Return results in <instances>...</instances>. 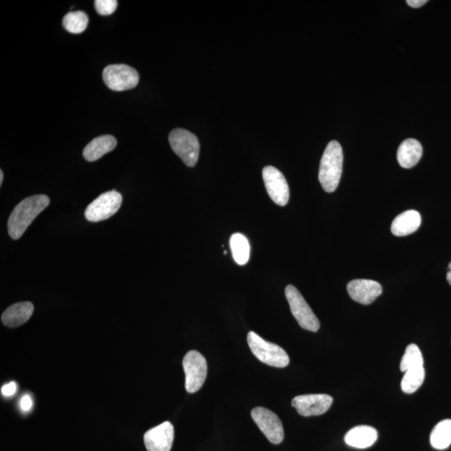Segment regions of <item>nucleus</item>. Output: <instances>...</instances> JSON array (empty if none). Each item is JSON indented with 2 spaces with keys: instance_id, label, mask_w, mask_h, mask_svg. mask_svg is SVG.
Listing matches in <instances>:
<instances>
[{
  "instance_id": "nucleus-28",
  "label": "nucleus",
  "mask_w": 451,
  "mask_h": 451,
  "mask_svg": "<svg viewBox=\"0 0 451 451\" xmlns=\"http://www.w3.org/2000/svg\"><path fill=\"white\" fill-rule=\"evenodd\" d=\"M446 279L447 281H448V283H450V285L451 286V270H449L448 273H447Z\"/></svg>"
},
{
  "instance_id": "nucleus-17",
  "label": "nucleus",
  "mask_w": 451,
  "mask_h": 451,
  "mask_svg": "<svg viewBox=\"0 0 451 451\" xmlns=\"http://www.w3.org/2000/svg\"><path fill=\"white\" fill-rule=\"evenodd\" d=\"M422 154H423V148L420 142L416 139H407L399 146L397 159L400 166L409 169L420 161Z\"/></svg>"
},
{
  "instance_id": "nucleus-20",
  "label": "nucleus",
  "mask_w": 451,
  "mask_h": 451,
  "mask_svg": "<svg viewBox=\"0 0 451 451\" xmlns=\"http://www.w3.org/2000/svg\"><path fill=\"white\" fill-rule=\"evenodd\" d=\"M230 248L232 257L238 265H245L250 258V244L244 235L235 233L230 238Z\"/></svg>"
},
{
  "instance_id": "nucleus-26",
  "label": "nucleus",
  "mask_w": 451,
  "mask_h": 451,
  "mask_svg": "<svg viewBox=\"0 0 451 451\" xmlns=\"http://www.w3.org/2000/svg\"><path fill=\"white\" fill-rule=\"evenodd\" d=\"M33 406V401L31 397L29 395H25L20 400V408L24 412L31 411Z\"/></svg>"
},
{
  "instance_id": "nucleus-4",
  "label": "nucleus",
  "mask_w": 451,
  "mask_h": 451,
  "mask_svg": "<svg viewBox=\"0 0 451 451\" xmlns=\"http://www.w3.org/2000/svg\"><path fill=\"white\" fill-rule=\"evenodd\" d=\"M169 142L174 152L187 166H196L199 158L200 144L193 133L184 129H175L170 133Z\"/></svg>"
},
{
  "instance_id": "nucleus-7",
  "label": "nucleus",
  "mask_w": 451,
  "mask_h": 451,
  "mask_svg": "<svg viewBox=\"0 0 451 451\" xmlns=\"http://www.w3.org/2000/svg\"><path fill=\"white\" fill-rule=\"evenodd\" d=\"M122 196L118 191H107L98 196L87 207L85 216L88 221L97 223L110 219L111 216L118 212Z\"/></svg>"
},
{
  "instance_id": "nucleus-2",
  "label": "nucleus",
  "mask_w": 451,
  "mask_h": 451,
  "mask_svg": "<svg viewBox=\"0 0 451 451\" xmlns=\"http://www.w3.org/2000/svg\"><path fill=\"white\" fill-rule=\"evenodd\" d=\"M344 154L340 143L336 141H330L322 157L319 166V179L324 190L333 192L340 182Z\"/></svg>"
},
{
  "instance_id": "nucleus-13",
  "label": "nucleus",
  "mask_w": 451,
  "mask_h": 451,
  "mask_svg": "<svg viewBox=\"0 0 451 451\" xmlns=\"http://www.w3.org/2000/svg\"><path fill=\"white\" fill-rule=\"evenodd\" d=\"M350 298L355 302L369 305L382 294V287L378 282L370 279H355L347 285Z\"/></svg>"
},
{
  "instance_id": "nucleus-3",
  "label": "nucleus",
  "mask_w": 451,
  "mask_h": 451,
  "mask_svg": "<svg viewBox=\"0 0 451 451\" xmlns=\"http://www.w3.org/2000/svg\"><path fill=\"white\" fill-rule=\"evenodd\" d=\"M248 344L258 361L275 367H285L290 365V357L281 347L267 342L256 333L248 334Z\"/></svg>"
},
{
  "instance_id": "nucleus-29",
  "label": "nucleus",
  "mask_w": 451,
  "mask_h": 451,
  "mask_svg": "<svg viewBox=\"0 0 451 451\" xmlns=\"http://www.w3.org/2000/svg\"><path fill=\"white\" fill-rule=\"evenodd\" d=\"M3 181V173L2 170H0V185H2Z\"/></svg>"
},
{
  "instance_id": "nucleus-15",
  "label": "nucleus",
  "mask_w": 451,
  "mask_h": 451,
  "mask_svg": "<svg viewBox=\"0 0 451 451\" xmlns=\"http://www.w3.org/2000/svg\"><path fill=\"white\" fill-rule=\"evenodd\" d=\"M33 312V305L31 302L15 303L3 312L1 321L7 327H19L31 319Z\"/></svg>"
},
{
  "instance_id": "nucleus-10",
  "label": "nucleus",
  "mask_w": 451,
  "mask_h": 451,
  "mask_svg": "<svg viewBox=\"0 0 451 451\" xmlns=\"http://www.w3.org/2000/svg\"><path fill=\"white\" fill-rule=\"evenodd\" d=\"M262 177L270 198L279 206H286L290 200V187L281 171L271 166H266Z\"/></svg>"
},
{
  "instance_id": "nucleus-23",
  "label": "nucleus",
  "mask_w": 451,
  "mask_h": 451,
  "mask_svg": "<svg viewBox=\"0 0 451 451\" xmlns=\"http://www.w3.org/2000/svg\"><path fill=\"white\" fill-rule=\"evenodd\" d=\"M420 366H424V358L419 347L413 344L408 345L400 363V370L406 372Z\"/></svg>"
},
{
  "instance_id": "nucleus-9",
  "label": "nucleus",
  "mask_w": 451,
  "mask_h": 451,
  "mask_svg": "<svg viewBox=\"0 0 451 451\" xmlns=\"http://www.w3.org/2000/svg\"><path fill=\"white\" fill-rule=\"evenodd\" d=\"M251 416L258 428L271 443L278 445L283 441V426L276 413L266 408L256 407L253 409Z\"/></svg>"
},
{
  "instance_id": "nucleus-16",
  "label": "nucleus",
  "mask_w": 451,
  "mask_h": 451,
  "mask_svg": "<svg viewBox=\"0 0 451 451\" xmlns=\"http://www.w3.org/2000/svg\"><path fill=\"white\" fill-rule=\"evenodd\" d=\"M421 216L416 210H409L401 213L393 221L391 232L396 237L408 236L417 231L420 227Z\"/></svg>"
},
{
  "instance_id": "nucleus-18",
  "label": "nucleus",
  "mask_w": 451,
  "mask_h": 451,
  "mask_svg": "<svg viewBox=\"0 0 451 451\" xmlns=\"http://www.w3.org/2000/svg\"><path fill=\"white\" fill-rule=\"evenodd\" d=\"M117 141L112 136H102L95 138L83 150V156L88 161H95L104 155L112 152L116 148Z\"/></svg>"
},
{
  "instance_id": "nucleus-11",
  "label": "nucleus",
  "mask_w": 451,
  "mask_h": 451,
  "mask_svg": "<svg viewBox=\"0 0 451 451\" xmlns=\"http://www.w3.org/2000/svg\"><path fill=\"white\" fill-rule=\"evenodd\" d=\"M333 402L332 396L325 394L296 396L292 405L299 415L309 417L323 415L327 412Z\"/></svg>"
},
{
  "instance_id": "nucleus-1",
  "label": "nucleus",
  "mask_w": 451,
  "mask_h": 451,
  "mask_svg": "<svg viewBox=\"0 0 451 451\" xmlns=\"http://www.w3.org/2000/svg\"><path fill=\"white\" fill-rule=\"evenodd\" d=\"M49 196L35 195L25 198L17 205L8 221V235L12 239H19L32 221L49 206Z\"/></svg>"
},
{
  "instance_id": "nucleus-12",
  "label": "nucleus",
  "mask_w": 451,
  "mask_h": 451,
  "mask_svg": "<svg viewBox=\"0 0 451 451\" xmlns=\"http://www.w3.org/2000/svg\"><path fill=\"white\" fill-rule=\"evenodd\" d=\"M174 440V427L169 421L148 430L144 442L148 451H171Z\"/></svg>"
},
{
  "instance_id": "nucleus-8",
  "label": "nucleus",
  "mask_w": 451,
  "mask_h": 451,
  "mask_svg": "<svg viewBox=\"0 0 451 451\" xmlns=\"http://www.w3.org/2000/svg\"><path fill=\"white\" fill-rule=\"evenodd\" d=\"M103 81L111 90L124 91L138 85L139 74L127 65H111L103 70Z\"/></svg>"
},
{
  "instance_id": "nucleus-22",
  "label": "nucleus",
  "mask_w": 451,
  "mask_h": 451,
  "mask_svg": "<svg viewBox=\"0 0 451 451\" xmlns=\"http://www.w3.org/2000/svg\"><path fill=\"white\" fill-rule=\"evenodd\" d=\"M89 18L83 11H73L67 14L63 19V26L67 31L72 33H81L86 31Z\"/></svg>"
},
{
  "instance_id": "nucleus-27",
  "label": "nucleus",
  "mask_w": 451,
  "mask_h": 451,
  "mask_svg": "<svg viewBox=\"0 0 451 451\" xmlns=\"http://www.w3.org/2000/svg\"><path fill=\"white\" fill-rule=\"evenodd\" d=\"M407 3L409 6L413 8H420L421 6H425L427 1L426 0H407Z\"/></svg>"
},
{
  "instance_id": "nucleus-14",
  "label": "nucleus",
  "mask_w": 451,
  "mask_h": 451,
  "mask_svg": "<svg viewBox=\"0 0 451 451\" xmlns=\"http://www.w3.org/2000/svg\"><path fill=\"white\" fill-rule=\"evenodd\" d=\"M378 438V432L367 425H358L345 434L347 445L357 449H366L373 445Z\"/></svg>"
},
{
  "instance_id": "nucleus-5",
  "label": "nucleus",
  "mask_w": 451,
  "mask_h": 451,
  "mask_svg": "<svg viewBox=\"0 0 451 451\" xmlns=\"http://www.w3.org/2000/svg\"><path fill=\"white\" fill-rule=\"evenodd\" d=\"M285 295L290 303L291 312L301 328L311 332H317L320 323L300 292L294 286L288 285Z\"/></svg>"
},
{
  "instance_id": "nucleus-21",
  "label": "nucleus",
  "mask_w": 451,
  "mask_h": 451,
  "mask_svg": "<svg viewBox=\"0 0 451 451\" xmlns=\"http://www.w3.org/2000/svg\"><path fill=\"white\" fill-rule=\"evenodd\" d=\"M425 378L424 366L413 367L404 372V375L401 381V388L405 394H413L418 390Z\"/></svg>"
},
{
  "instance_id": "nucleus-24",
  "label": "nucleus",
  "mask_w": 451,
  "mask_h": 451,
  "mask_svg": "<svg viewBox=\"0 0 451 451\" xmlns=\"http://www.w3.org/2000/svg\"><path fill=\"white\" fill-rule=\"evenodd\" d=\"M117 6H118V2L116 0H96L95 1L96 12L102 16L111 15L116 11Z\"/></svg>"
},
{
  "instance_id": "nucleus-30",
  "label": "nucleus",
  "mask_w": 451,
  "mask_h": 451,
  "mask_svg": "<svg viewBox=\"0 0 451 451\" xmlns=\"http://www.w3.org/2000/svg\"><path fill=\"white\" fill-rule=\"evenodd\" d=\"M449 270H451V262H450V264H449Z\"/></svg>"
},
{
  "instance_id": "nucleus-25",
  "label": "nucleus",
  "mask_w": 451,
  "mask_h": 451,
  "mask_svg": "<svg viewBox=\"0 0 451 451\" xmlns=\"http://www.w3.org/2000/svg\"><path fill=\"white\" fill-rule=\"evenodd\" d=\"M17 384L15 382H10L1 388V393L3 396L10 397L15 394L17 391Z\"/></svg>"
},
{
  "instance_id": "nucleus-6",
  "label": "nucleus",
  "mask_w": 451,
  "mask_h": 451,
  "mask_svg": "<svg viewBox=\"0 0 451 451\" xmlns=\"http://www.w3.org/2000/svg\"><path fill=\"white\" fill-rule=\"evenodd\" d=\"M183 370L186 374V390L193 394L203 387L207 374L206 358L198 351H189L183 358Z\"/></svg>"
},
{
  "instance_id": "nucleus-19",
  "label": "nucleus",
  "mask_w": 451,
  "mask_h": 451,
  "mask_svg": "<svg viewBox=\"0 0 451 451\" xmlns=\"http://www.w3.org/2000/svg\"><path fill=\"white\" fill-rule=\"evenodd\" d=\"M430 444L436 450H445L451 445V420H444L434 426L430 434Z\"/></svg>"
}]
</instances>
